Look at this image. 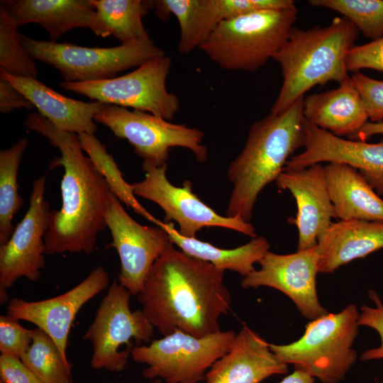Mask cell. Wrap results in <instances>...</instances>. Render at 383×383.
<instances>
[{
	"label": "cell",
	"mask_w": 383,
	"mask_h": 383,
	"mask_svg": "<svg viewBox=\"0 0 383 383\" xmlns=\"http://www.w3.org/2000/svg\"><path fill=\"white\" fill-rule=\"evenodd\" d=\"M224 271L172 244L155 261L137 295L142 310L163 336L182 331L202 338L221 331L231 296Z\"/></svg>",
	"instance_id": "1"
},
{
	"label": "cell",
	"mask_w": 383,
	"mask_h": 383,
	"mask_svg": "<svg viewBox=\"0 0 383 383\" xmlns=\"http://www.w3.org/2000/svg\"><path fill=\"white\" fill-rule=\"evenodd\" d=\"M24 124L60 150V157L51 162L50 168L64 169L60 184L62 204L59 210L50 211L45 254H91L98 235L106 227L109 186L84 154L77 134L57 128L36 112L28 114Z\"/></svg>",
	"instance_id": "2"
},
{
	"label": "cell",
	"mask_w": 383,
	"mask_h": 383,
	"mask_svg": "<svg viewBox=\"0 0 383 383\" xmlns=\"http://www.w3.org/2000/svg\"><path fill=\"white\" fill-rule=\"evenodd\" d=\"M304 99L250 126L243 148L227 170L233 189L226 216L250 222L259 194L276 181L293 153L304 147Z\"/></svg>",
	"instance_id": "3"
},
{
	"label": "cell",
	"mask_w": 383,
	"mask_h": 383,
	"mask_svg": "<svg viewBox=\"0 0 383 383\" xmlns=\"http://www.w3.org/2000/svg\"><path fill=\"white\" fill-rule=\"evenodd\" d=\"M359 34L345 17L334 18L324 27L293 28L273 57L281 67L282 84L270 113L284 111L316 85L348 79L347 56Z\"/></svg>",
	"instance_id": "4"
},
{
	"label": "cell",
	"mask_w": 383,
	"mask_h": 383,
	"mask_svg": "<svg viewBox=\"0 0 383 383\" xmlns=\"http://www.w3.org/2000/svg\"><path fill=\"white\" fill-rule=\"evenodd\" d=\"M296 6L261 10L221 22L199 46L228 71L255 72L284 45L297 18Z\"/></svg>",
	"instance_id": "5"
},
{
	"label": "cell",
	"mask_w": 383,
	"mask_h": 383,
	"mask_svg": "<svg viewBox=\"0 0 383 383\" xmlns=\"http://www.w3.org/2000/svg\"><path fill=\"white\" fill-rule=\"evenodd\" d=\"M359 317L356 306L349 304L338 313L309 322L297 340L270 344V349L280 362L293 365L321 383H338L357 358L353 345L359 333Z\"/></svg>",
	"instance_id": "6"
},
{
	"label": "cell",
	"mask_w": 383,
	"mask_h": 383,
	"mask_svg": "<svg viewBox=\"0 0 383 383\" xmlns=\"http://www.w3.org/2000/svg\"><path fill=\"white\" fill-rule=\"evenodd\" d=\"M21 40L34 60L55 67L65 82H95L114 78L122 71L137 68L150 60L165 55L151 39L111 48L38 40L22 34Z\"/></svg>",
	"instance_id": "7"
},
{
	"label": "cell",
	"mask_w": 383,
	"mask_h": 383,
	"mask_svg": "<svg viewBox=\"0 0 383 383\" xmlns=\"http://www.w3.org/2000/svg\"><path fill=\"white\" fill-rule=\"evenodd\" d=\"M131 295L113 281L84 333L82 339L89 340L92 346L90 363L93 369L121 372L132 349L153 338L155 327L143 310L131 309Z\"/></svg>",
	"instance_id": "8"
},
{
	"label": "cell",
	"mask_w": 383,
	"mask_h": 383,
	"mask_svg": "<svg viewBox=\"0 0 383 383\" xmlns=\"http://www.w3.org/2000/svg\"><path fill=\"white\" fill-rule=\"evenodd\" d=\"M235 333L218 331L196 338L182 331L152 340L148 345L135 346L133 360L147 367L142 375L165 383H199L205 380L212 365L228 350Z\"/></svg>",
	"instance_id": "9"
},
{
	"label": "cell",
	"mask_w": 383,
	"mask_h": 383,
	"mask_svg": "<svg viewBox=\"0 0 383 383\" xmlns=\"http://www.w3.org/2000/svg\"><path fill=\"white\" fill-rule=\"evenodd\" d=\"M94 121L109 128L115 136L126 140L143 162L157 167L167 165L170 149L174 147L189 150L199 162L208 158V149L202 143L204 133L196 128L109 104H102L94 115Z\"/></svg>",
	"instance_id": "10"
},
{
	"label": "cell",
	"mask_w": 383,
	"mask_h": 383,
	"mask_svg": "<svg viewBox=\"0 0 383 383\" xmlns=\"http://www.w3.org/2000/svg\"><path fill=\"white\" fill-rule=\"evenodd\" d=\"M171 65V58L164 55L120 77L95 82L63 81L59 86L95 101L132 108L170 121L179 109L178 97L166 87Z\"/></svg>",
	"instance_id": "11"
},
{
	"label": "cell",
	"mask_w": 383,
	"mask_h": 383,
	"mask_svg": "<svg viewBox=\"0 0 383 383\" xmlns=\"http://www.w3.org/2000/svg\"><path fill=\"white\" fill-rule=\"evenodd\" d=\"M167 167L143 162L145 178L131 184V187L135 195L157 204L163 210L165 223L176 222L180 235L196 238L204 228L220 227L252 238L257 236L250 222L221 216L202 201L193 192L191 182L185 180L182 187L172 184L166 176Z\"/></svg>",
	"instance_id": "12"
},
{
	"label": "cell",
	"mask_w": 383,
	"mask_h": 383,
	"mask_svg": "<svg viewBox=\"0 0 383 383\" xmlns=\"http://www.w3.org/2000/svg\"><path fill=\"white\" fill-rule=\"evenodd\" d=\"M45 174L33 181L27 212L9 240L0 246L1 304L9 301L7 289L18 279L36 281L45 265V236L50 213L45 197Z\"/></svg>",
	"instance_id": "13"
},
{
	"label": "cell",
	"mask_w": 383,
	"mask_h": 383,
	"mask_svg": "<svg viewBox=\"0 0 383 383\" xmlns=\"http://www.w3.org/2000/svg\"><path fill=\"white\" fill-rule=\"evenodd\" d=\"M105 221L112 236L108 246L116 249L120 259L118 282L137 296L155 261L173 243L161 227L135 221L111 192Z\"/></svg>",
	"instance_id": "14"
},
{
	"label": "cell",
	"mask_w": 383,
	"mask_h": 383,
	"mask_svg": "<svg viewBox=\"0 0 383 383\" xmlns=\"http://www.w3.org/2000/svg\"><path fill=\"white\" fill-rule=\"evenodd\" d=\"M255 270L241 280L244 289L268 287L292 300L301 314L314 320L328 313L321 304L316 290L318 255L316 245L290 254L268 251Z\"/></svg>",
	"instance_id": "15"
},
{
	"label": "cell",
	"mask_w": 383,
	"mask_h": 383,
	"mask_svg": "<svg viewBox=\"0 0 383 383\" xmlns=\"http://www.w3.org/2000/svg\"><path fill=\"white\" fill-rule=\"evenodd\" d=\"M109 285L108 272L103 266H97L79 284L57 296L31 301L19 298L10 299L6 307L7 314L18 320L30 322L43 330L67 360L68 335L76 315L87 301Z\"/></svg>",
	"instance_id": "16"
},
{
	"label": "cell",
	"mask_w": 383,
	"mask_h": 383,
	"mask_svg": "<svg viewBox=\"0 0 383 383\" xmlns=\"http://www.w3.org/2000/svg\"><path fill=\"white\" fill-rule=\"evenodd\" d=\"M304 150L290 157L284 170L321 162H340L355 168L383 197V140L376 143L344 139L304 121Z\"/></svg>",
	"instance_id": "17"
},
{
	"label": "cell",
	"mask_w": 383,
	"mask_h": 383,
	"mask_svg": "<svg viewBox=\"0 0 383 383\" xmlns=\"http://www.w3.org/2000/svg\"><path fill=\"white\" fill-rule=\"evenodd\" d=\"M280 189L288 190L297 206L294 224L298 229L297 250L316 245L318 237L335 218L325 177L318 163L299 170H284L275 181Z\"/></svg>",
	"instance_id": "18"
},
{
	"label": "cell",
	"mask_w": 383,
	"mask_h": 383,
	"mask_svg": "<svg viewBox=\"0 0 383 383\" xmlns=\"http://www.w3.org/2000/svg\"><path fill=\"white\" fill-rule=\"evenodd\" d=\"M288 372L270 343L246 324H243L228 350L206 373V383H260Z\"/></svg>",
	"instance_id": "19"
},
{
	"label": "cell",
	"mask_w": 383,
	"mask_h": 383,
	"mask_svg": "<svg viewBox=\"0 0 383 383\" xmlns=\"http://www.w3.org/2000/svg\"><path fill=\"white\" fill-rule=\"evenodd\" d=\"M0 75L19 90L38 113L57 128L77 135L94 134L97 131L94 115L103 103L84 102L67 97L35 78L14 76L3 70H0Z\"/></svg>",
	"instance_id": "20"
},
{
	"label": "cell",
	"mask_w": 383,
	"mask_h": 383,
	"mask_svg": "<svg viewBox=\"0 0 383 383\" xmlns=\"http://www.w3.org/2000/svg\"><path fill=\"white\" fill-rule=\"evenodd\" d=\"M383 249V221H338L317 240L318 273H333L340 267Z\"/></svg>",
	"instance_id": "21"
},
{
	"label": "cell",
	"mask_w": 383,
	"mask_h": 383,
	"mask_svg": "<svg viewBox=\"0 0 383 383\" xmlns=\"http://www.w3.org/2000/svg\"><path fill=\"white\" fill-rule=\"evenodd\" d=\"M304 119L338 137H348L367 121L368 114L351 77L334 89L304 96Z\"/></svg>",
	"instance_id": "22"
},
{
	"label": "cell",
	"mask_w": 383,
	"mask_h": 383,
	"mask_svg": "<svg viewBox=\"0 0 383 383\" xmlns=\"http://www.w3.org/2000/svg\"><path fill=\"white\" fill-rule=\"evenodd\" d=\"M0 6L16 27L39 24L52 42L70 30L89 28L95 13L90 0H6Z\"/></svg>",
	"instance_id": "23"
},
{
	"label": "cell",
	"mask_w": 383,
	"mask_h": 383,
	"mask_svg": "<svg viewBox=\"0 0 383 383\" xmlns=\"http://www.w3.org/2000/svg\"><path fill=\"white\" fill-rule=\"evenodd\" d=\"M324 172L336 218L383 221V199L355 168L328 162Z\"/></svg>",
	"instance_id": "24"
},
{
	"label": "cell",
	"mask_w": 383,
	"mask_h": 383,
	"mask_svg": "<svg viewBox=\"0 0 383 383\" xmlns=\"http://www.w3.org/2000/svg\"><path fill=\"white\" fill-rule=\"evenodd\" d=\"M158 226L168 233L174 245L192 257L210 262L216 267L231 270L246 277L255 270L254 265L269 251L270 244L263 236H257L250 242L233 249H223L196 238L179 234L173 223L160 221Z\"/></svg>",
	"instance_id": "25"
},
{
	"label": "cell",
	"mask_w": 383,
	"mask_h": 383,
	"mask_svg": "<svg viewBox=\"0 0 383 383\" xmlns=\"http://www.w3.org/2000/svg\"><path fill=\"white\" fill-rule=\"evenodd\" d=\"M95 13L89 29L97 36L113 35L121 44L149 40L142 21L153 1L90 0Z\"/></svg>",
	"instance_id": "26"
},
{
	"label": "cell",
	"mask_w": 383,
	"mask_h": 383,
	"mask_svg": "<svg viewBox=\"0 0 383 383\" xmlns=\"http://www.w3.org/2000/svg\"><path fill=\"white\" fill-rule=\"evenodd\" d=\"M28 143V138H23L0 151V246L11 236L16 227L13 218L23 204L18 192L17 176Z\"/></svg>",
	"instance_id": "27"
},
{
	"label": "cell",
	"mask_w": 383,
	"mask_h": 383,
	"mask_svg": "<svg viewBox=\"0 0 383 383\" xmlns=\"http://www.w3.org/2000/svg\"><path fill=\"white\" fill-rule=\"evenodd\" d=\"M78 136L83 150L105 179L111 192L127 207L158 226L160 221L155 218L138 202L131 184H128L124 179L123 173L113 156L108 153L106 146L94 134L81 133Z\"/></svg>",
	"instance_id": "28"
},
{
	"label": "cell",
	"mask_w": 383,
	"mask_h": 383,
	"mask_svg": "<svg viewBox=\"0 0 383 383\" xmlns=\"http://www.w3.org/2000/svg\"><path fill=\"white\" fill-rule=\"evenodd\" d=\"M21 360L45 383L73 382L71 364L54 340L38 328L33 329L31 344Z\"/></svg>",
	"instance_id": "29"
},
{
	"label": "cell",
	"mask_w": 383,
	"mask_h": 383,
	"mask_svg": "<svg viewBox=\"0 0 383 383\" xmlns=\"http://www.w3.org/2000/svg\"><path fill=\"white\" fill-rule=\"evenodd\" d=\"M156 15L165 20L173 14L179 23L180 37L178 51L187 55L204 42L201 21V0H157L153 1Z\"/></svg>",
	"instance_id": "30"
},
{
	"label": "cell",
	"mask_w": 383,
	"mask_h": 383,
	"mask_svg": "<svg viewBox=\"0 0 383 383\" xmlns=\"http://www.w3.org/2000/svg\"><path fill=\"white\" fill-rule=\"evenodd\" d=\"M309 4L341 13L367 38L383 36V0H310Z\"/></svg>",
	"instance_id": "31"
},
{
	"label": "cell",
	"mask_w": 383,
	"mask_h": 383,
	"mask_svg": "<svg viewBox=\"0 0 383 383\" xmlns=\"http://www.w3.org/2000/svg\"><path fill=\"white\" fill-rule=\"evenodd\" d=\"M21 37L18 28L0 6V70L14 76L37 79L35 62L23 45Z\"/></svg>",
	"instance_id": "32"
},
{
	"label": "cell",
	"mask_w": 383,
	"mask_h": 383,
	"mask_svg": "<svg viewBox=\"0 0 383 383\" xmlns=\"http://www.w3.org/2000/svg\"><path fill=\"white\" fill-rule=\"evenodd\" d=\"M18 319L6 315L0 316L1 355L20 358L28 350L33 336V329H27Z\"/></svg>",
	"instance_id": "33"
},
{
	"label": "cell",
	"mask_w": 383,
	"mask_h": 383,
	"mask_svg": "<svg viewBox=\"0 0 383 383\" xmlns=\"http://www.w3.org/2000/svg\"><path fill=\"white\" fill-rule=\"evenodd\" d=\"M366 108L370 122L383 120V81L372 79L360 72L351 76Z\"/></svg>",
	"instance_id": "34"
},
{
	"label": "cell",
	"mask_w": 383,
	"mask_h": 383,
	"mask_svg": "<svg viewBox=\"0 0 383 383\" xmlns=\"http://www.w3.org/2000/svg\"><path fill=\"white\" fill-rule=\"evenodd\" d=\"M369 297L374 306L363 305L360 308L358 323L374 330L380 338V344L365 350L360 356L362 361L383 359V302L374 290L369 291Z\"/></svg>",
	"instance_id": "35"
},
{
	"label": "cell",
	"mask_w": 383,
	"mask_h": 383,
	"mask_svg": "<svg viewBox=\"0 0 383 383\" xmlns=\"http://www.w3.org/2000/svg\"><path fill=\"white\" fill-rule=\"evenodd\" d=\"M346 66L348 72L363 69L383 72V36L366 44L354 45L348 54Z\"/></svg>",
	"instance_id": "36"
},
{
	"label": "cell",
	"mask_w": 383,
	"mask_h": 383,
	"mask_svg": "<svg viewBox=\"0 0 383 383\" xmlns=\"http://www.w3.org/2000/svg\"><path fill=\"white\" fill-rule=\"evenodd\" d=\"M0 377L4 383H45L20 358L0 355Z\"/></svg>",
	"instance_id": "37"
},
{
	"label": "cell",
	"mask_w": 383,
	"mask_h": 383,
	"mask_svg": "<svg viewBox=\"0 0 383 383\" xmlns=\"http://www.w3.org/2000/svg\"><path fill=\"white\" fill-rule=\"evenodd\" d=\"M34 107L32 103L6 78L0 75V111L4 113L14 109Z\"/></svg>",
	"instance_id": "38"
},
{
	"label": "cell",
	"mask_w": 383,
	"mask_h": 383,
	"mask_svg": "<svg viewBox=\"0 0 383 383\" xmlns=\"http://www.w3.org/2000/svg\"><path fill=\"white\" fill-rule=\"evenodd\" d=\"M379 134L383 135V121L377 123L367 121L360 129L349 135L348 138L365 141L372 135Z\"/></svg>",
	"instance_id": "39"
},
{
	"label": "cell",
	"mask_w": 383,
	"mask_h": 383,
	"mask_svg": "<svg viewBox=\"0 0 383 383\" xmlns=\"http://www.w3.org/2000/svg\"><path fill=\"white\" fill-rule=\"evenodd\" d=\"M315 379L309 374L295 370L279 383H314Z\"/></svg>",
	"instance_id": "40"
},
{
	"label": "cell",
	"mask_w": 383,
	"mask_h": 383,
	"mask_svg": "<svg viewBox=\"0 0 383 383\" xmlns=\"http://www.w3.org/2000/svg\"><path fill=\"white\" fill-rule=\"evenodd\" d=\"M151 383H162V382L160 379H153Z\"/></svg>",
	"instance_id": "41"
},
{
	"label": "cell",
	"mask_w": 383,
	"mask_h": 383,
	"mask_svg": "<svg viewBox=\"0 0 383 383\" xmlns=\"http://www.w3.org/2000/svg\"><path fill=\"white\" fill-rule=\"evenodd\" d=\"M381 383H383V377H382V382H381Z\"/></svg>",
	"instance_id": "42"
},
{
	"label": "cell",
	"mask_w": 383,
	"mask_h": 383,
	"mask_svg": "<svg viewBox=\"0 0 383 383\" xmlns=\"http://www.w3.org/2000/svg\"><path fill=\"white\" fill-rule=\"evenodd\" d=\"M0 383H4L2 381L0 380Z\"/></svg>",
	"instance_id": "43"
},
{
	"label": "cell",
	"mask_w": 383,
	"mask_h": 383,
	"mask_svg": "<svg viewBox=\"0 0 383 383\" xmlns=\"http://www.w3.org/2000/svg\"><path fill=\"white\" fill-rule=\"evenodd\" d=\"M70 383H73V382H70Z\"/></svg>",
	"instance_id": "44"
}]
</instances>
